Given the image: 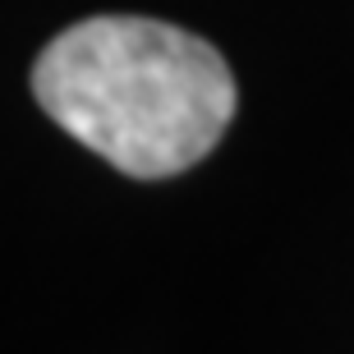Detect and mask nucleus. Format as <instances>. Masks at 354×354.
Returning a JSON list of instances; mask_svg holds the SVG:
<instances>
[{
    "label": "nucleus",
    "mask_w": 354,
    "mask_h": 354,
    "mask_svg": "<svg viewBox=\"0 0 354 354\" xmlns=\"http://www.w3.org/2000/svg\"><path fill=\"white\" fill-rule=\"evenodd\" d=\"M32 97L133 180L198 166L235 120V74L221 51L138 14H97L51 37L32 60Z\"/></svg>",
    "instance_id": "f257e3e1"
}]
</instances>
